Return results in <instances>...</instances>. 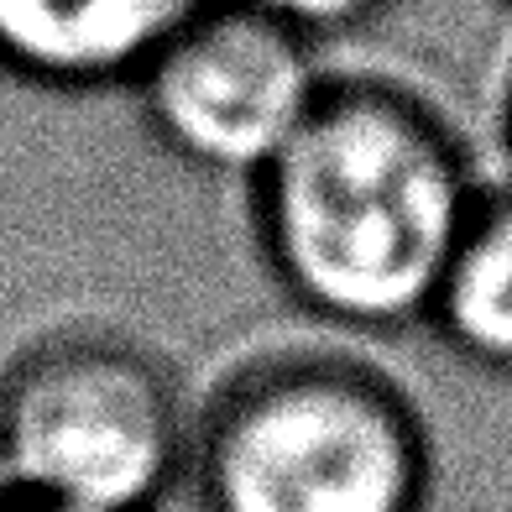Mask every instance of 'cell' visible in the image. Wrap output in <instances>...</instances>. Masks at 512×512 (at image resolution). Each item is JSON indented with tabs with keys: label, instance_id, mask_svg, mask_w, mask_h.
<instances>
[{
	"label": "cell",
	"instance_id": "cell-5",
	"mask_svg": "<svg viewBox=\"0 0 512 512\" xmlns=\"http://www.w3.org/2000/svg\"><path fill=\"white\" fill-rule=\"evenodd\" d=\"M220 0H0V79L37 95L131 89Z\"/></svg>",
	"mask_w": 512,
	"mask_h": 512
},
{
	"label": "cell",
	"instance_id": "cell-4",
	"mask_svg": "<svg viewBox=\"0 0 512 512\" xmlns=\"http://www.w3.org/2000/svg\"><path fill=\"white\" fill-rule=\"evenodd\" d=\"M324 84L330 68L314 37L246 0H220L147 63L126 95L162 157L251 189L309 121Z\"/></svg>",
	"mask_w": 512,
	"mask_h": 512
},
{
	"label": "cell",
	"instance_id": "cell-2",
	"mask_svg": "<svg viewBox=\"0 0 512 512\" xmlns=\"http://www.w3.org/2000/svg\"><path fill=\"white\" fill-rule=\"evenodd\" d=\"M199 512H424L434 445L413 398L351 356H262L194 418Z\"/></svg>",
	"mask_w": 512,
	"mask_h": 512
},
{
	"label": "cell",
	"instance_id": "cell-7",
	"mask_svg": "<svg viewBox=\"0 0 512 512\" xmlns=\"http://www.w3.org/2000/svg\"><path fill=\"white\" fill-rule=\"evenodd\" d=\"M246 6L288 21V27H298L304 37H314L324 48V37L361 32V27H371V21H382L387 11H398L403 0H246Z\"/></svg>",
	"mask_w": 512,
	"mask_h": 512
},
{
	"label": "cell",
	"instance_id": "cell-8",
	"mask_svg": "<svg viewBox=\"0 0 512 512\" xmlns=\"http://www.w3.org/2000/svg\"><path fill=\"white\" fill-rule=\"evenodd\" d=\"M0 512H84V507L42 502V497H27V492H11V486H0Z\"/></svg>",
	"mask_w": 512,
	"mask_h": 512
},
{
	"label": "cell",
	"instance_id": "cell-1",
	"mask_svg": "<svg viewBox=\"0 0 512 512\" xmlns=\"http://www.w3.org/2000/svg\"><path fill=\"white\" fill-rule=\"evenodd\" d=\"M486 183L424 89L330 74L319 105L251 183V225L304 314L387 335L434 314Z\"/></svg>",
	"mask_w": 512,
	"mask_h": 512
},
{
	"label": "cell",
	"instance_id": "cell-3",
	"mask_svg": "<svg viewBox=\"0 0 512 512\" xmlns=\"http://www.w3.org/2000/svg\"><path fill=\"white\" fill-rule=\"evenodd\" d=\"M199 408L121 324H53L0 361V486L84 512H157L189 481Z\"/></svg>",
	"mask_w": 512,
	"mask_h": 512
},
{
	"label": "cell",
	"instance_id": "cell-9",
	"mask_svg": "<svg viewBox=\"0 0 512 512\" xmlns=\"http://www.w3.org/2000/svg\"><path fill=\"white\" fill-rule=\"evenodd\" d=\"M502 147H507V168H512V74H507V95H502Z\"/></svg>",
	"mask_w": 512,
	"mask_h": 512
},
{
	"label": "cell",
	"instance_id": "cell-6",
	"mask_svg": "<svg viewBox=\"0 0 512 512\" xmlns=\"http://www.w3.org/2000/svg\"><path fill=\"white\" fill-rule=\"evenodd\" d=\"M429 324L460 361L512 377V178L476 204Z\"/></svg>",
	"mask_w": 512,
	"mask_h": 512
},
{
	"label": "cell",
	"instance_id": "cell-10",
	"mask_svg": "<svg viewBox=\"0 0 512 512\" xmlns=\"http://www.w3.org/2000/svg\"><path fill=\"white\" fill-rule=\"evenodd\" d=\"M507 6H512V0H507Z\"/></svg>",
	"mask_w": 512,
	"mask_h": 512
}]
</instances>
